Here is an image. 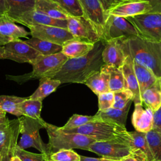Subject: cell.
<instances>
[{
  "label": "cell",
  "mask_w": 161,
  "mask_h": 161,
  "mask_svg": "<svg viewBox=\"0 0 161 161\" xmlns=\"http://www.w3.org/2000/svg\"><path fill=\"white\" fill-rule=\"evenodd\" d=\"M9 42H10V40H9L8 39L0 36V46L1 45H6L7 43H8Z\"/></svg>",
  "instance_id": "cell-49"
},
{
  "label": "cell",
  "mask_w": 161,
  "mask_h": 161,
  "mask_svg": "<svg viewBox=\"0 0 161 161\" xmlns=\"http://www.w3.org/2000/svg\"><path fill=\"white\" fill-rule=\"evenodd\" d=\"M67 29L74 38L95 43L101 38L94 26L83 16L69 17L67 19Z\"/></svg>",
  "instance_id": "cell-12"
},
{
  "label": "cell",
  "mask_w": 161,
  "mask_h": 161,
  "mask_svg": "<svg viewBox=\"0 0 161 161\" xmlns=\"http://www.w3.org/2000/svg\"><path fill=\"white\" fill-rule=\"evenodd\" d=\"M101 70L109 74V91L113 92L126 89L125 81L121 68L104 65Z\"/></svg>",
  "instance_id": "cell-29"
},
{
  "label": "cell",
  "mask_w": 161,
  "mask_h": 161,
  "mask_svg": "<svg viewBox=\"0 0 161 161\" xmlns=\"http://www.w3.org/2000/svg\"><path fill=\"white\" fill-rule=\"evenodd\" d=\"M67 59L68 58L62 52L48 55H40L30 63L33 67L31 72L19 76L7 75V77L21 83L43 77L53 78Z\"/></svg>",
  "instance_id": "cell-4"
},
{
  "label": "cell",
  "mask_w": 161,
  "mask_h": 161,
  "mask_svg": "<svg viewBox=\"0 0 161 161\" xmlns=\"http://www.w3.org/2000/svg\"><path fill=\"white\" fill-rule=\"evenodd\" d=\"M1 150H0V161H1Z\"/></svg>",
  "instance_id": "cell-53"
},
{
  "label": "cell",
  "mask_w": 161,
  "mask_h": 161,
  "mask_svg": "<svg viewBox=\"0 0 161 161\" xmlns=\"http://www.w3.org/2000/svg\"><path fill=\"white\" fill-rule=\"evenodd\" d=\"M31 37L62 45L65 42L74 38L67 29L42 25H32L27 26Z\"/></svg>",
  "instance_id": "cell-11"
},
{
  "label": "cell",
  "mask_w": 161,
  "mask_h": 161,
  "mask_svg": "<svg viewBox=\"0 0 161 161\" xmlns=\"http://www.w3.org/2000/svg\"><path fill=\"white\" fill-rule=\"evenodd\" d=\"M147 1L151 6V10L149 13H161V0H140Z\"/></svg>",
  "instance_id": "cell-45"
},
{
  "label": "cell",
  "mask_w": 161,
  "mask_h": 161,
  "mask_svg": "<svg viewBox=\"0 0 161 161\" xmlns=\"http://www.w3.org/2000/svg\"><path fill=\"white\" fill-rule=\"evenodd\" d=\"M142 103L150 108L153 112L161 106V87L158 79L141 95Z\"/></svg>",
  "instance_id": "cell-24"
},
{
  "label": "cell",
  "mask_w": 161,
  "mask_h": 161,
  "mask_svg": "<svg viewBox=\"0 0 161 161\" xmlns=\"http://www.w3.org/2000/svg\"><path fill=\"white\" fill-rule=\"evenodd\" d=\"M121 161H148V160L140 150L133 148L132 153Z\"/></svg>",
  "instance_id": "cell-43"
},
{
  "label": "cell",
  "mask_w": 161,
  "mask_h": 161,
  "mask_svg": "<svg viewBox=\"0 0 161 161\" xmlns=\"http://www.w3.org/2000/svg\"><path fill=\"white\" fill-rule=\"evenodd\" d=\"M121 43L123 48L126 54V58L124 64L121 68L125 81L126 89L130 90L133 93V101L135 105L141 104L143 103L141 98L138 84L133 68V59L129 51L126 40H121Z\"/></svg>",
  "instance_id": "cell-14"
},
{
  "label": "cell",
  "mask_w": 161,
  "mask_h": 161,
  "mask_svg": "<svg viewBox=\"0 0 161 161\" xmlns=\"http://www.w3.org/2000/svg\"><path fill=\"white\" fill-rule=\"evenodd\" d=\"M106 42L99 40L87 54L73 58H68L53 79L62 83L84 84L87 79L96 72L101 70L104 65L102 52Z\"/></svg>",
  "instance_id": "cell-1"
},
{
  "label": "cell",
  "mask_w": 161,
  "mask_h": 161,
  "mask_svg": "<svg viewBox=\"0 0 161 161\" xmlns=\"http://www.w3.org/2000/svg\"><path fill=\"white\" fill-rule=\"evenodd\" d=\"M11 161H21L20 159H19V158L18 157H17V156H16V155H13V157H12V158H11Z\"/></svg>",
  "instance_id": "cell-51"
},
{
  "label": "cell",
  "mask_w": 161,
  "mask_h": 161,
  "mask_svg": "<svg viewBox=\"0 0 161 161\" xmlns=\"http://www.w3.org/2000/svg\"><path fill=\"white\" fill-rule=\"evenodd\" d=\"M151 8L150 4L147 1H137L120 5L111 10L108 14L126 18L148 13Z\"/></svg>",
  "instance_id": "cell-18"
},
{
  "label": "cell",
  "mask_w": 161,
  "mask_h": 161,
  "mask_svg": "<svg viewBox=\"0 0 161 161\" xmlns=\"http://www.w3.org/2000/svg\"><path fill=\"white\" fill-rule=\"evenodd\" d=\"M71 17L83 16L82 8L78 0H53Z\"/></svg>",
  "instance_id": "cell-35"
},
{
  "label": "cell",
  "mask_w": 161,
  "mask_h": 161,
  "mask_svg": "<svg viewBox=\"0 0 161 161\" xmlns=\"http://www.w3.org/2000/svg\"><path fill=\"white\" fill-rule=\"evenodd\" d=\"M145 137L155 161H161V134L152 130L145 133Z\"/></svg>",
  "instance_id": "cell-34"
},
{
  "label": "cell",
  "mask_w": 161,
  "mask_h": 161,
  "mask_svg": "<svg viewBox=\"0 0 161 161\" xmlns=\"http://www.w3.org/2000/svg\"><path fill=\"white\" fill-rule=\"evenodd\" d=\"M80 161H116V160L107 159L103 157L94 158V157H88L82 156V155H80Z\"/></svg>",
  "instance_id": "cell-47"
},
{
  "label": "cell",
  "mask_w": 161,
  "mask_h": 161,
  "mask_svg": "<svg viewBox=\"0 0 161 161\" xmlns=\"http://www.w3.org/2000/svg\"><path fill=\"white\" fill-rule=\"evenodd\" d=\"M35 10L57 19L67 20L70 17L53 0H36Z\"/></svg>",
  "instance_id": "cell-20"
},
{
  "label": "cell",
  "mask_w": 161,
  "mask_h": 161,
  "mask_svg": "<svg viewBox=\"0 0 161 161\" xmlns=\"http://www.w3.org/2000/svg\"><path fill=\"white\" fill-rule=\"evenodd\" d=\"M152 130L161 134V106L153 112Z\"/></svg>",
  "instance_id": "cell-44"
},
{
  "label": "cell",
  "mask_w": 161,
  "mask_h": 161,
  "mask_svg": "<svg viewBox=\"0 0 161 161\" xmlns=\"http://www.w3.org/2000/svg\"><path fill=\"white\" fill-rule=\"evenodd\" d=\"M87 151L94 152L107 159L121 161L132 153L133 148L125 142L111 140L94 142L89 146Z\"/></svg>",
  "instance_id": "cell-9"
},
{
  "label": "cell",
  "mask_w": 161,
  "mask_h": 161,
  "mask_svg": "<svg viewBox=\"0 0 161 161\" xmlns=\"http://www.w3.org/2000/svg\"><path fill=\"white\" fill-rule=\"evenodd\" d=\"M14 155L18 157L21 161H48V155L45 153H35L26 151L18 147L14 148Z\"/></svg>",
  "instance_id": "cell-38"
},
{
  "label": "cell",
  "mask_w": 161,
  "mask_h": 161,
  "mask_svg": "<svg viewBox=\"0 0 161 161\" xmlns=\"http://www.w3.org/2000/svg\"><path fill=\"white\" fill-rule=\"evenodd\" d=\"M153 112L148 108H144L143 104H135L131 121L136 131L147 133L152 130Z\"/></svg>",
  "instance_id": "cell-17"
},
{
  "label": "cell",
  "mask_w": 161,
  "mask_h": 161,
  "mask_svg": "<svg viewBox=\"0 0 161 161\" xmlns=\"http://www.w3.org/2000/svg\"><path fill=\"white\" fill-rule=\"evenodd\" d=\"M26 97H21L15 96H0V109L12 114L18 118L22 116V114L19 109L21 103L25 101Z\"/></svg>",
  "instance_id": "cell-32"
},
{
  "label": "cell",
  "mask_w": 161,
  "mask_h": 161,
  "mask_svg": "<svg viewBox=\"0 0 161 161\" xmlns=\"http://www.w3.org/2000/svg\"><path fill=\"white\" fill-rule=\"evenodd\" d=\"M94 46V43L84 40L73 38L65 42L62 45V53L68 58H77L89 52Z\"/></svg>",
  "instance_id": "cell-19"
},
{
  "label": "cell",
  "mask_w": 161,
  "mask_h": 161,
  "mask_svg": "<svg viewBox=\"0 0 161 161\" xmlns=\"http://www.w3.org/2000/svg\"><path fill=\"white\" fill-rule=\"evenodd\" d=\"M9 121V119L6 117V113L0 109V125L6 123Z\"/></svg>",
  "instance_id": "cell-48"
},
{
  "label": "cell",
  "mask_w": 161,
  "mask_h": 161,
  "mask_svg": "<svg viewBox=\"0 0 161 161\" xmlns=\"http://www.w3.org/2000/svg\"><path fill=\"white\" fill-rule=\"evenodd\" d=\"M138 35L133 25L125 18L108 14L101 40L107 42L116 39L128 40Z\"/></svg>",
  "instance_id": "cell-8"
},
{
  "label": "cell",
  "mask_w": 161,
  "mask_h": 161,
  "mask_svg": "<svg viewBox=\"0 0 161 161\" xmlns=\"http://www.w3.org/2000/svg\"><path fill=\"white\" fill-rule=\"evenodd\" d=\"M62 131L68 133L84 135L96 142L121 140L128 143L130 137L129 131L125 126L98 118L82 126Z\"/></svg>",
  "instance_id": "cell-3"
},
{
  "label": "cell",
  "mask_w": 161,
  "mask_h": 161,
  "mask_svg": "<svg viewBox=\"0 0 161 161\" xmlns=\"http://www.w3.org/2000/svg\"><path fill=\"white\" fill-rule=\"evenodd\" d=\"M129 134L130 137L128 140V144L133 149L140 150L146 156L148 161H155L149 148L145 133L135 130L129 131Z\"/></svg>",
  "instance_id": "cell-30"
},
{
  "label": "cell",
  "mask_w": 161,
  "mask_h": 161,
  "mask_svg": "<svg viewBox=\"0 0 161 161\" xmlns=\"http://www.w3.org/2000/svg\"><path fill=\"white\" fill-rule=\"evenodd\" d=\"M109 74L101 69L92 74L84 84L97 96L109 91Z\"/></svg>",
  "instance_id": "cell-23"
},
{
  "label": "cell",
  "mask_w": 161,
  "mask_h": 161,
  "mask_svg": "<svg viewBox=\"0 0 161 161\" xmlns=\"http://www.w3.org/2000/svg\"><path fill=\"white\" fill-rule=\"evenodd\" d=\"M102 58L105 65L121 68L126 58L121 40L116 39L106 42L102 52Z\"/></svg>",
  "instance_id": "cell-15"
},
{
  "label": "cell",
  "mask_w": 161,
  "mask_h": 161,
  "mask_svg": "<svg viewBox=\"0 0 161 161\" xmlns=\"http://www.w3.org/2000/svg\"><path fill=\"white\" fill-rule=\"evenodd\" d=\"M25 42L31 46L42 55H48L62 52V45L43 40L37 38L31 37Z\"/></svg>",
  "instance_id": "cell-31"
},
{
  "label": "cell",
  "mask_w": 161,
  "mask_h": 161,
  "mask_svg": "<svg viewBox=\"0 0 161 161\" xmlns=\"http://www.w3.org/2000/svg\"><path fill=\"white\" fill-rule=\"evenodd\" d=\"M98 97V111H104L113 107L114 103V92L108 91L97 95Z\"/></svg>",
  "instance_id": "cell-40"
},
{
  "label": "cell",
  "mask_w": 161,
  "mask_h": 161,
  "mask_svg": "<svg viewBox=\"0 0 161 161\" xmlns=\"http://www.w3.org/2000/svg\"><path fill=\"white\" fill-rule=\"evenodd\" d=\"M19 129L20 123L19 118L13 119V124L10 136L1 152V161H11L12 157L14 155V151L18 142V136L20 134Z\"/></svg>",
  "instance_id": "cell-27"
},
{
  "label": "cell",
  "mask_w": 161,
  "mask_h": 161,
  "mask_svg": "<svg viewBox=\"0 0 161 161\" xmlns=\"http://www.w3.org/2000/svg\"><path fill=\"white\" fill-rule=\"evenodd\" d=\"M8 5V19L16 22L25 13L35 9L36 0H6Z\"/></svg>",
  "instance_id": "cell-22"
},
{
  "label": "cell",
  "mask_w": 161,
  "mask_h": 161,
  "mask_svg": "<svg viewBox=\"0 0 161 161\" xmlns=\"http://www.w3.org/2000/svg\"><path fill=\"white\" fill-rule=\"evenodd\" d=\"M16 23L23 25L26 27L32 25L53 26L65 29H67V20L54 19L40 12H38L35 9L23 13L18 18Z\"/></svg>",
  "instance_id": "cell-16"
},
{
  "label": "cell",
  "mask_w": 161,
  "mask_h": 161,
  "mask_svg": "<svg viewBox=\"0 0 161 161\" xmlns=\"http://www.w3.org/2000/svg\"><path fill=\"white\" fill-rule=\"evenodd\" d=\"M8 5L6 0H0V21L8 19Z\"/></svg>",
  "instance_id": "cell-46"
},
{
  "label": "cell",
  "mask_w": 161,
  "mask_h": 161,
  "mask_svg": "<svg viewBox=\"0 0 161 161\" xmlns=\"http://www.w3.org/2000/svg\"><path fill=\"white\" fill-rule=\"evenodd\" d=\"M133 60L150 69L161 77V49L159 43L148 41L139 36L125 40Z\"/></svg>",
  "instance_id": "cell-2"
},
{
  "label": "cell",
  "mask_w": 161,
  "mask_h": 161,
  "mask_svg": "<svg viewBox=\"0 0 161 161\" xmlns=\"http://www.w3.org/2000/svg\"><path fill=\"white\" fill-rule=\"evenodd\" d=\"M40 83L36 91L30 96L29 99L42 101L43 99L53 92L61 84L57 79L48 77H43L39 79Z\"/></svg>",
  "instance_id": "cell-28"
},
{
  "label": "cell",
  "mask_w": 161,
  "mask_h": 161,
  "mask_svg": "<svg viewBox=\"0 0 161 161\" xmlns=\"http://www.w3.org/2000/svg\"><path fill=\"white\" fill-rule=\"evenodd\" d=\"M18 118L20 123L19 133L21 136L16 146L23 150L33 147L40 153L50 155L48 145L42 141L39 133L40 130L44 128L45 121L42 118L35 119L24 116Z\"/></svg>",
  "instance_id": "cell-6"
},
{
  "label": "cell",
  "mask_w": 161,
  "mask_h": 161,
  "mask_svg": "<svg viewBox=\"0 0 161 161\" xmlns=\"http://www.w3.org/2000/svg\"><path fill=\"white\" fill-rule=\"evenodd\" d=\"M133 94L128 89H125L114 92V103L113 108L117 109L124 108L130 101H133Z\"/></svg>",
  "instance_id": "cell-39"
},
{
  "label": "cell",
  "mask_w": 161,
  "mask_h": 161,
  "mask_svg": "<svg viewBox=\"0 0 161 161\" xmlns=\"http://www.w3.org/2000/svg\"><path fill=\"white\" fill-rule=\"evenodd\" d=\"M133 68L138 84L140 95L151 87L158 79L148 69L137 64L133 60Z\"/></svg>",
  "instance_id": "cell-26"
},
{
  "label": "cell",
  "mask_w": 161,
  "mask_h": 161,
  "mask_svg": "<svg viewBox=\"0 0 161 161\" xmlns=\"http://www.w3.org/2000/svg\"><path fill=\"white\" fill-rule=\"evenodd\" d=\"M13 119L4 124L0 125V150H2L5 143L8 141L13 127Z\"/></svg>",
  "instance_id": "cell-41"
},
{
  "label": "cell",
  "mask_w": 161,
  "mask_h": 161,
  "mask_svg": "<svg viewBox=\"0 0 161 161\" xmlns=\"http://www.w3.org/2000/svg\"><path fill=\"white\" fill-rule=\"evenodd\" d=\"M30 33L24 28L18 26L14 22L4 19L0 21V36H3L10 41L27 38Z\"/></svg>",
  "instance_id": "cell-25"
},
{
  "label": "cell",
  "mask_w": 161,
  "mask_h": 161,
  "mask_svg": "<svg viewBox=\"0 0 161 161\" xmlns=\"http://www.w3.org/2000/svg\"><path fill=\"white\" fill-rule=\"evenodd\" d=\"M80 155L72 149H62L48 155V161H80Z\"/></svg>",
  "instance_id": "cell-37"
},
{
  "label": "cell",
  "mask_w": 161,
  "mask_h": 161,
  "mask_svg": "<svg viewBox=\"0 0 161 161\" xmlns=\"http://www.w3.org/2000/svg\"><path fill=\"white\" fill-rule=\"evenodd\" d=\"M83 12V16L95 28L101 40L108 14L104 11L99 0H78Z\"/></svg>",
  "instance_id": "cell-13"
},
{
  "label": "cell",
  "mask_w": 161,
  "mask_h": 161,
  "mask_svg": "<svg viewBox=\"0 0 161 161\" xmlns=\"http://www.w3.org/2000/svg\"><path fill=\"white\" fill-rule=\"evenodd\" d=\"M158 80H159V82H160V87H161V77H160L159 79H158Z\"/></svg>",
  "instance_id": "cell-52"
},
{
  "label": "cell",
  "mask_w": 161,
  "mask_h": 161,
  "mask_svg": "<svg viewBox=\"0 0 161 161\" xmlns=\"http://www.w3.org/2000/svg\"><path fill=\"white\" fill-rule=\"evenodd\" d=\"M133 101L129 103L123 109H117L114 108H110L104 111H98L95 116L100 119L110 121L122 126H125L127 115Z\"/></svg>",
  "instance_id": "cell-21"
},
{
  "label": "cell",
  "mask_w": 161,
  "mask_h": 161,
  "mask_svg": "<svg viewBox=\"0 0 161 161\" xmlns=\"http://www.w3.org/2000/svg\"><path fill=\"white\" fill-rule=\"evenodd\" d=\"M97 119V118L95 115L86 116L74 114L69 118V119L65 124V125L60 127V128L62 130H66L72 128H78L85 125L91 121H93Z\"/></svg>",
  "instance_id": "cell-36"
},
{
  "label": "cell",
  "mask_w": 161,
  "mask_h": 161,
  "mask_svg": "<svg viewBox=\"0 0 161 161\" xmlns=\"http://www.w3.org/2000/svg\"><path fill=\"white\" fill-rule=\"evenodd\" d=\"M159 45H160V49H161V42L159 43Z\"/></svg>",
  "instance_id": "cell-54"
},
{
  "label": "cell",
  "mask_w": 161,
  "mask_h": 161,
  "mask_svg": "<svg viewBox=\"0 0 161 161\" xmlns=\"http://www.w3.org/2000/svg\"><path fill=\"white\" fill-rule=\"evenodd\" d=\"M42 108V101L31 99L28 97H26L19 106V109L23 116L35 119L42 118L40 116Z\"/></svg>",
  "instance_id": "cell-33"
},
{
  "label": "cell",
  "mask_w": 161,
  "mask_h": 161,
  "mask_svg": "<svg viewBox=\"0 0 161 161\" xmlns=\"http://www.w3.org/2000/svg\"><path fill=\"white\" fill-rule=\"evenodd\" d=\"M126 19L133 25L140 38L153 42H161V13H148Z\"/></svg>",
  "instance_id": "cell-7"
},
{
  "label": "cell",
  "mask_w": 161,
  "mask_h": 161,
  "mask_svg": "<svg viewBox=\"0 0 161 161\" xmlns=\"http://www.w3.org/2000/svg\"><path fill=\"white\" fill-rule=\"evenodd\" d=\"M44 128L48 136V145L50 154L62 149L79 148L87 150L89 146L96 142L84 135L65 133L60 127L46 122Z\"/></svg>",
  "instance_id": "cell-5"
},
{
  "label": "cell",
  "mask_w": 161,
  "mask_h": 161,
  "mask_svg": "<svg viewBox=\"0 0 161 161\" xmlns=\"http://www.w3.org/2000/svg\"><path fill=\"white\" fill-rule=\"evenodd\" d=\"M4 53V47L2 46H0V59H3Z\"/></svg>",
  "instance_id": "cell-50"
},
{
  "label": "cell",
  "mask_w": 161,
  "mask_h": 161,
  "mask_svg": "<svg viewBox=\"0 0 161 161\" xmlns=\"http://www.w3.org/2000/svg\"><path fill=\"white\" fill-rule=\"evenodd\" d=\"M137 1L140 0H99L104 11L107 14L111 10L120 5Z\"/></svg>",
  "instance_id": "cell-42"
},
{
  "label": "cell",
  "mask_w": 161,
  "mask_h": 161,
  "mask_svg": "<svg viewBox=\"0 0 161 161\" xmlns=\"http://www.w3.org/2000/svg\"><path fill=\"white\" fill-rule=\"evenodd\" d=\"M3 59H9L18 63H30L41 54L20 39L10 41L3 46Z\"/></svg>",
  "instance_id": "cell-10"
}]
</instances>
